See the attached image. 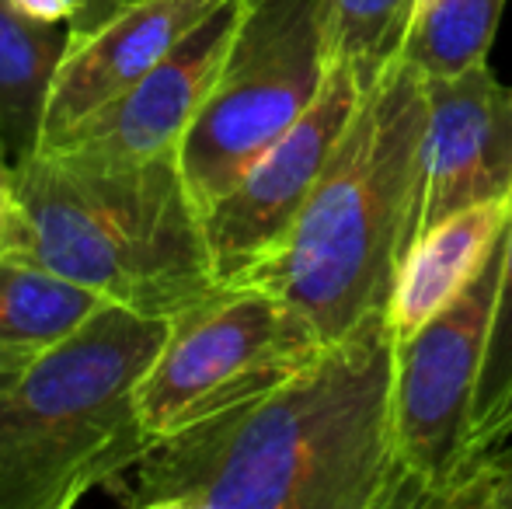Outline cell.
<instances>
[{
    "label": "cell",
    "instance_id": "1",
    "mask_svg": "<svg viewBox=\"0 0 512 509\" xmlns=\"http://www.w3.org/2000/svg\"><path fill=\"white\" fill-rule=\"evenodd\" d=\"M398 339L387 311L300 374L154 440L115 485L136 509H398ZM119 478V482H122Z\"/></svg>",
    "mask_w": 512,
    "mask_h": 509
},
{
    "label": "cell",
    "instance_id": "2",
    "mask_svg": "<svg viewBox=\"0 0 512 509\" xmlns=\"http://www.w3.org/2000/svg\"><path fill=\"white\" fill-rule=\"evenodd\" d=\"M425 77L398 60L363 91L286 241L234 286L293 304L321 342L387 311L418 241L425 182Z\"/></svg>",
    "mask_w": 512,
    "mask_h": 509
},
{
    "label": "cell",
    "instance_id": "3",
    "mask_svg": "<svg viewBox=\"0 0 512 509\" xmlns=\"http://www.w3.org/2000/svg\"><path fill=\"white\" fill-rule=\"evenodd\" d=\"M18 196L35 224L32 262L108 304L175 318L220 290L178 150L150 161L32 154L18 164Z\"/></svg>",
    "mask_w": 512,
    "mask_h": 509
},
{
    "label": "cell",
    "instance_id": "4",
    "mask_svg": "<svg viewBox=\"0 0 512 509\" xmlns=\"http://www.w3.org/2000/svg\"><path fill=\"white\" fill-rule=\"evenodd\" d=\"M171 318L102 304L0 391V509H70L150 447L136 387Z\"/></svg>",
    "mask_w": 512,
    "mask_h": 509
},
{
    "label": "cell",
    "instance_id": "5",
    "mask_svg": "<svg viewBox=\"0 0 512 509\" xmlns=\"http://www.w3.org/2000/svg\"><path fill=\"white\" fill-rule=\"evenodd\" d=\"M328 81L321 0H241L234 46L213 91L178 143L199 210L314 105Z\"/></svg>",
    "mask_w": 512,
    "mask_h": 509
},
{
    "label": "cell",
    "instance_id": "6",
    "mask_svg": "<svg viewBox=\"0 0 512 509\" xmlns=\"http://www.w3.org/2000/svg\"><path fill=\"white\" fill-rule=\"evenodd\" d=\"M328 342L262 286H220L171 318L157 360L136 387L150 443L272 391L307 367Z\"/></svg>",
    "mask_w": 512,
    "mask_h": 509
},
{
    "label": "cell",
    "instance_id": "7",
    "mask_svg": "<svg viewBox=\"0 0 512 509\" xmlns=\"http://www.w3.org/2000/svg\"><path fill=\"white\" fill-rule=\"evenodd\" d=\"M506 234L464 293L411 339L394 363V447L408 506H439L464 468L467 419L499 290Z\"/></svg>",
    "mask_w": 512,
    "mask_h": 509
},
{
    "label": "cell",
    "instance_id": "8",
    "mask_svg": "<svg viewBox=\"0 0 512 509\" xmlns=\"http://www.w3.org/2000/svg\"><path fill=\"white\" fill-rule=\"evenodd\" d=\"M359 98L363 88L349 70H328L314 105L203 213L220 286L241 283L286 241L324 164L356 116Z\"/></svg>",
    "mask_w": 512,
    "mask_h": 509
},
{
    "label": "cell",
    "instance_id": "9",
    "mask_svg": "<svg viewBox=\"0 0 512 509\" xmlns=\"http://www.w3.org/2000/svg\"><path fill=\"white\" fill-rule=\"evenodd\" d=\"M241 0L209 11L161 63L133 88L112 98L39 154H74L91 161H150L178 150L185 129L199 116L234 46Z\"/></svg>",
    "mask_w": 512,
    "mask_h": 509
},
{
    "label": "cell",
    "instance_id": "10",
    "mask_svg": "<svg viewBox=\"0 0 512 509\" xmlns=\"http://www.w3.org/2000/svg\"><path fill=\"white\" fill-rule=\"evenodd\" d=\"M425 182L418 238L474 203L512 196V88L488 63L425 77Z\"/></svg>",
    "mask_w": 512,
    "mask_h": 509
},
{
    "label": "cell",
    "instance_id": "11",
    "mask_svg": "<svg viewBox=\"0 0 512 509\" xmlns=\"http://www.w3.org/2000/svg\"><path fill=\"white\" fill-rule=\"evenodd\" d=\"M220 4L223 0H133L91 32L70 35L49 84L39 150L133 88Z\"/></svg>",
    "mask_w": 512,
    "mask_h": 509
},
{
    "label": "cell",
    "instance_id": "12",
    "mask_svg": "<svg viewBox=\"0 0 512 509\" xmlns=\"http://www.w3.org/2000/svg\"><path fill=\"white\" fill-rule=\"evenodd\" d=\"M509 220L512 196L488 199V203H474L446 217L443 224L425 231L411 245L398 286H394L391 307H387L394 339H411L457 293H464V286L478 276L485 258L509 231Z\"/></svg>",
    "mask_w": 512,
    "mask_h": 509
},
{
    "label": "cell",
    "instance_id": "13",
    "mask_svg": "<svg viewBox=\"0 0 512 509\" xmlns=\"http://www.w3.org/2000/svg\"><path fill=\"white\" fill-rule=\"evenodd\" d=\"M67 42L70 28L32 18L14 0H0V143L14 164L39 150L49 84Z\"/></svg>",
    "mask_w": 512,
    "mask_h": 509
},
{
    "label": "cell",
    "instance_id": "14",
    "mask_svg": "<svg viewBox=\"0 0 512 509\" xmlns=\"http://www.w3.org/2000/svg\"><path fill=\"white\" fill-rule=\"evenodd\" d=\"M108 300L35 262H0V339L53 346Z\"/></svg>",
    "mask_w": 512,
    "mask_h": 509
},
{
    "label": "cell",
    "instance_id": "15",
    "mask_svg": "<svg viewBox=\"0 0 512 509\" xmlns=\"http://www.w3.org/2000/svg\"><path fill=\"white\" fill-rule=\"evenodd\" d=\"M418 0H321L328 70L342 67L359 88L377 84L405 53Z\"/></svg>",
    "mask_w": 512,
    "mask_h": 509
},
{
    "label": "cell",
    "instance_id": "16",
    "mask_svg": "<svg viewBox=\"0 0 512 509\" xmlns=\"http://www.w3.org/2000/svg\"><path fill=\"white\" fill-rule=\"evenodd\" d=\"M506 0H418L401 60L422 77H450L488 60Z\"/></svg>",
    "mask_w": 512,
    "mask_h": 509
},
{
    "label": "cell",
    "instance_id": "17",
    "mask_svg": "<svg viewBox=\"0 0 512 509\" xmlns=\"http://www.w3.org/2000/svg\"><path fill=\"white\" fill-rule=\"evenodd\" d=\"M509 440H512V220L506 231V258H502L499 290H495L492 321H488L485 356H481V374L471 401V419H467L464 468H460V475L467 468H474L481 457L506 447Z\"/></svg>",
    "mask_w": 512,
    "mask_h": 509
},
{
    "label": "cell",
    "instance_id": "18",
    "mask_svg": "<svg viewBox=\"0 0 512 509\" xmlns=\"http://www.w3.org/2000/svg\"><path fill=\"white\" fill-rule=\"evenodd\" d=\"M446 509H512V440L453 482L443 496Z\"/></svg>",
    "mask_w": 512,
    "mask_h": 509
},
{
    "label": "cell",
    "instance_id": "19",
    "mask_svg": "<svg viewBox=\"0 0 512 509\" xmlns=\"http://www.w3.org/2000/svg\"><path fill=\"white\" fill-rule=\"evenodd\" d=\"M35 258V224L28 206L14 185H0V262H32Z\"/></svg>",
    "mask_w": 512,
    "mask_h": 509
},
{
    "label": "cell",
    "instance_id": "20",
    "mask_svg": "<svg viewBox=\"0 0 512 509\" xmlns=\"http://www.w3.org/2000/svg\"><path fill=\"white\" fill-rule=\"evenodd\" d=\"M42 346H28V342H7L0 339V391L11 381H18L35 360H39Z\"/></svg>",
    "mask_w": 512,
    "mask_h": 509
},
{
    "label": "cell",
    "instance_id": "21",
    "mask_svg": "<svg viewBox=\"0 0 512 509\" xmlns=\"http://www.w3.org/2000/svg\"><path fill=\"white\" fill-rule=\"evenodd\" d=\"M25 14L39 21H56V25H70L77 14L88 7V0H14Z\"/></svg>",
    "mask_w": 512,
    "mask_h": 509
},
{
    "label": "cell",
    "instance_id": "22",
    "mask_svg": "<svg viewBox=\"0 0 512 509\" xmlns=\"http://www.w3.org/2000/svg\"><path fill=\"white\" fill-rule=\"evenodd\" d=\"M126 4H133V0H88V7H84L81 14H77L74 21H70V35H81V32H91V28H98L105 18H112L115 11H122Z\"/></svg>",
    "mask_w": 512,
    "mask_h": 509
},
{
    "label": "cell",
    "instance_id": "23",
    "mask_svg": "<svg viewBox=\"0 0 512 509\" xmlns=\"http://www.w3.org/2000/svg\"><path fill=\"white\" fill-rule=\"evenodd\" d=\"M14 178H18V164L0 150V185H14Z\"/></svg>",
    "mask_w": 512,
    "mask_h": 509
},
{
    "label": "cell",
    "instance_id": "24",
    "mask_svg": "<svg viewBox=\"0 0 512 509\" xmlns=\"http://www.w3.org/2000/svg\"><path fill=\"white\" fill-rule=\"evenodd\" d=\"M0 150H4V143H0ZM4 154H7V150H4ZM7 157H11V154H7Z\"/></svg>",
    "mask_w": 512,
    "mask_h": 509
}]
</instances>
